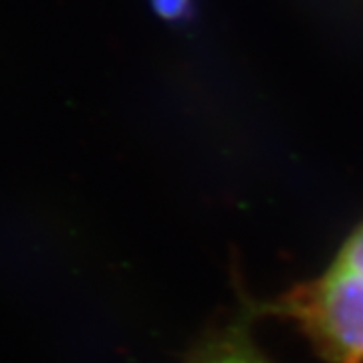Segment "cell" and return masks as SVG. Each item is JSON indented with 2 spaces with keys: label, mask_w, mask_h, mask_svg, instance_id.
I'll return each instance as SVG.
<instances>
[{
  "label": "cell",
  "mask_w": 363,
  "mask_h": 363,
  "mask_svg": "<svg viewBox=\"0 0 363 363\" xmlns=\"http://www.w3.org/2000/svg\"><path fill=\"white\" fill-rule=\"evenodd\" d=\"M190 363H271L242 329H228L204 343Z\"/></svg>",
  "instance_id": "cell-2"
},
{
  "label": "cell",
  "mask_w": 363,
  "mask_h": 363,
  "mask_svg": "<svg viewBox=\"0 0 363 363\" xmlns=\"http://www.w3.org/2000/svg\"><path fill=\"white\" fill-rule=\"evenodd\" d=\"M257 311L291 321L325 363H363V220L323 272Z\"/></svg>",
  "instance_id": "cell-1"
}]
</instances>
